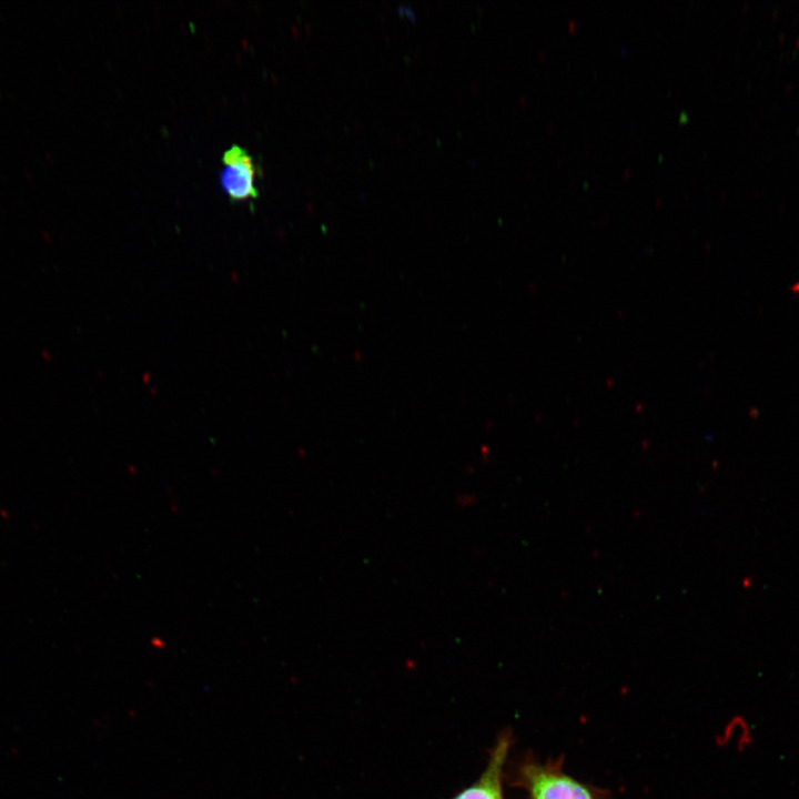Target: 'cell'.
<instances>
[{
    "mask_svg": "<svg viewBox=\"0 0 799 799\" xmlns=\"http://www.w3.org/2000/svg\"><path fill=\"white\" fill-rule=\"evenodd\" d=\"M220 174L224 193L234 202H244L257 196V165L247 150L232 145L222 155Z\"/></svg>",
    "mask_w": 799,
    "mask_h": 799,
    "instance_id": "6da1fadb",
    "label": "cell"
},
{
    "mask_svg": "<svg viewBox=\"0 0 799 799\" xmlns=\"http://www.w3.org/2000/svg\"><path fill=\"white\" fill-rule=\"evenodd\" d=\"M522 776L533 799H594L581 783L549 767L527 765Z\"/></svg>",
    "mask_w": 799,
    "mask_h": 799,
    "instance_id": "7a4b0ae2",
    "label": "cell"
},
{
    "mask_svg": "<svg viewBox=\"0 0 799 799\" xmlns=\"http://www.w3.org/2000/svg\"><path fill=\"white\" fill-rule=\"evenodd\" d=\"M508 749L509 737H500L481 778L454 799H503L502 773Z\"/></svg>",
    "mask_w": 799,
    "mask_h": 799,
    "instance_id": "3957f363",
    "label": "cell"
}]
</instances>
